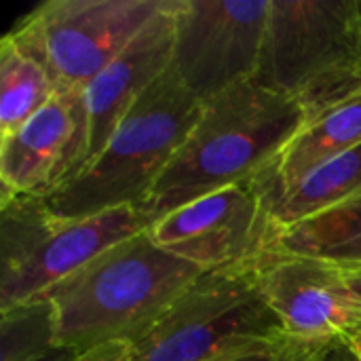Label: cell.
Returning <instances> with one entry per match:
<instances>
[{"instance_id": "cell-21", "label": "cell", "mask_w": 361, "mask_h": 361, "mask_svg": "<svg viewBox=\"0 0 361 361\" xmlns=\"http://www.w3.org/2000/svg\"><path fill=\"white\" fill-rule=\"evenodd\" d=\"M345 347L351 353L353 361H361V332L360 334H353L351 338H347L345 341Z\"/></svg>"}, {"instance_id": "cell-13", "label": "cell", "mask_w": 361, "mask_h": 361, "mask_svg": "<svg viewBox=\"0 0 361 361\" xmlns=\"http://www.w3.org/2000/svg\"><path fill=\"white\" fill-rule=\"evenodd\" d=\"M361 146V93L309 118L286 146L277 163L260 176L269 201L296 184L317 165Z\"/></svg>"}, {"instance_id": "cell-9", "label": "cell", "mask_w": 361, "mask_h": 361, "mask_svg": "<svg viewBox=\"0 0 361 361\" xmlns=\"http://www.w3.org/2000/svg\"><path fill=\"white\" fill-rule=\"evenodd\" d=\"M146 233L165 252L201 271L250 264L269 254L275 226L260 180L203 195L152 222Z\"/></svg>"}, {"instance_id": "cell-1", "label": "cell", "mask_w": 361, "mask_h": 361, "mask_svg": "<svg viewBox=\"0 0 361 361\" xmlns=\"http://www.w3.org/2000/svg\"><path fill=\"white\" fill-rule=\"evenodd\" d=\"M307 112L290 97L243 82L203 106V112L148 197L137 205L148 226L214 190L264 176Z\"/></svg>"}, {"instance_id": "cell-12", "label": "cell", "mask_w": 361, "mask_h": 361, "mask_svg": "<svg viewBox=\"0 0 361 361\" xmlns=\"http://www.w3.org/2000/svg\"><path fill=\"white\" fill-rule=\"evenodd\" d=\"M176 8L178 0H167L165 8L131 40V44L85 87V167L104 150L106 142L131 110V106L171 68L176 42Z\"/></svg>"}, {"instance_id": "cell-18", "label": "cell", "mask_w": 361, "mask_h": 361, "mask_svg": "<svg viewBox=\"0 0 361 361\" xmlns=\"http://www.w3.org/2000/svg\"><path fill=\"white\" fill-rule=\"evenodd\" d=\"M338 347V343H311L286 334L237 349L216 361H328Z\"/></svg>"}, {"instance_id": "cell-24", "label": "cell", "mask_w": 361, "mask_h": 361, "mask_svg": "<svg viewBox=\"0 0 361 361\" xmlns=\"http://www.w3.org/2000/svg\"><path fill=\"white\" fill-rule=\"evenodd\" d=\"M334 353H336V351H334ZM334 353H332V355H330V360H328V361H334Z\"/></svg>"}, {"instance_id": "cell-2", "label": "cell", "mask_w": 361, "mask_h": 361, "mask_svg": "<svg viewBox=\"0 0 361 361\" xmlns=\"http://www.w3.org/2000/svg\"><path fill=\"white\" fill-rule=\"evenodd\" d=\"M205 271L159 247L144 231L106 250L42 296L57 322V345L74 353L135 343Z\"/></svg>"}, {"instance_id": "cell-17", "label": "cell", "mask_w": 361, "mask_h": 361, "mask_svg": "<svg viewBox=\"0 0 361 361\" xmlns=\"http://www.w3.org/2000/svg\"><path fill=\"white\" fill-rule=\"evenodd\" d=\"M0 334L2 361H40L59 351L55 311L44 298L0 313Z\"/></svg>"}, {"instance_id": "cell-11", "label": "cell", "mask_w": 361, "mask_h": 361, "mask_svg": "<svg viewBox=\"0 0 361 361\" xmlns=\"http://www.w3.org/2000/svg\"><path fill=\"white\" fill-rule=\"evenodd\" d=\"M85 91H57L19 129L0 137L2 192L49 197L85 167Z\"/></svg>"}, {"instance_id": "cell-22", "label": "cell", "mask_w": 361, "mask_h": 361, "mask_svg": "<svg viewBox=\"0 0 361 361\" xmlns=\"http://www.w3.org/2000/svg\"><path fill=\"white\" fill-rule=\"evenodd\" d=\"M74 357H76V353H74V351L59 349V351H55L53 355H49V357H44V360H40V361H72Z\"/></svg>"}, {"instance_id": "cell-8", "label": "cell", "mask_w": 361, "mask_h": 361, "mask_svg": "<svg viewBox=\"0 0 361 361\" xmlns=\"http://www.w3.org/2000/svg\"><path fill=\"white\" fill-rule=\"evenodd\" d=\"M271 0H178L171 70L205 106L256 80Z\"/></svg>"}, {"instance_id": "cell-19", "label": "cell", "mask_w": 361, "mask_h": 361, "mask_svg": "<svg viewBox=\"0 0 361 361\" xmlns=\"http://www.w3.org/2000/svg\"><path fill=\"white\" fill-rule=\"evenodd\" d=\"M72 361H135L129 343H106L89 351L76 353Z\"/></svg>"}, {"instance_id": "cell-16", "label": "cell", "mask_w": 361, "mask_h": 361, "mask_svg": "<svg viewBox=\"0 0 361 361\" xmlns=\"http://www.w3.org/2000/svg\"><path fill=\"white\" fill-rule=\"evenodd\" d=\"M55 93L47 70L4 34L0 42V137L30 121Z\"/></svg>"}, {"instance_id": "cell-6", "label": "cell", "mask_w": 361, "mask_h": 361, "mask_svg": "<svg viewBox=\"0 0 361 361\" xmlns=\"http://www.w3.org/2000/svg\"><path fill=\"white\" fill-rule=\"evenodd\" d=\"M286 336L260 286V260L201 273L135 343V361H216Z\"/></svg>"}, {"instance_id": "cell-25", "label": "cell", "mask_w": 361, "mask_h": 361, "mask_svg": "<svg viewBox=\"0 0 361 361\" xmlns=\"http://www.w3.org/2000/svg\"><path fill=\"white\" fill-rule=\"evenodd\" d=\"M351 267H353V264H351ZM355 267H361V264H355Z\"/></svg>"}, {"instance_id": "cell-4", "label": "cell", "mask_w": 361, "mask_h": 361, "mask_svg": "<svg viewBox=\"0 0 361 361\" xmlns=\"http://www.w3.org/2000/svg\"><path fill=\"white\" fill-rule=\"evenodd\" d=\"M256 82L294 99L307 121L361 93L357 0H271Z\"/></svg>"}, {"instance_id": "cell-10", "label": "cell", "mask_w": 361, "mask_h": 361, "mask_svg": "<svg viewBox=\"0 0 361 361\" xmlns=\"http://www.w3.org/2000/svg\"><path fill=\"white\" fill-rule=\"evenodd\" d=\"M260 286L288 336L343 345L361 332V305L341 264L269 252L260 258Z\"/></svg>"}, {"instance_id": "cell-3", "label": "cell", "mask_w": 361, "mask_h": 361, "mask_svg": "<svg viewBox=\"0 0 361 361\" xmlns=\"http://www.w3.org/2000/svg\"><path fill=\"white\" fill-rule=\"evenodd\" d=\"M203 112V104L169 68L131 106L104 150L70 182L44 197L61 218L137 207Z\"/></svg>"}, {"instance_id": "cell-23", "label": "cell", "mask_w": 361, "mask_h": 361, "mask_svg": "<svg viewBox=\"0 0 361 361\" xmlns=\"http://www.w3.org/2000/svg\"><path fill=\"white\" fill-rule=\"evenodd\" d=\"M357 13H360V25H361V0H357Z\"/></svg>"}, {"instance_id": "cell-20", "label": "cell", "mask_w": 361, "mask_h": 361, "mask_svg": "<svg viewBox=\"0 0 361 361\" xmlns=\"http://www.w3.org/2000/svg\"><path fill=\"white\" fill-rule=\"evenodd\" d=\"M343 275H345V281H347L349 290L353 292V296L357 298V302L361 305V267H355V264L353 267H343Z\"/></svg>"}, {"instance_id": "cell-14", "label": "cell", "mask_w": 361, "mask_h": 361, "mask_svg": "<svg viewBox=\"0 0 361 361\" xmlns=\"http://www.w3.org/2000/svg\"><path fill=\"white\" fill-rule=\"evenodd\" d=\"M360 195L361 146L317 165L296 184L271 199L275 235L336 209Z\"/></svg>"}, {"instance_id": "cell-7", "label": "cell", "mask_w": 361, "mask_h": 361, "mask_svg": "<svg viewBox=\"0 0 361 361\" xmlns=\"http://www.w3.org/2000/svg\"><path fill=\"white\" fill-rule=\"evenodd\" d=\"M167 0H47L11 32L57 91L85 87L165 8Z\"/></svg>"}, {"instance_id": "cell-15", "label": "cell", "mask_w": 361, "mask_h": 361, "mask_svg": "<svg viewBox=\"0 0 361 361\" xmlns=\"http://www.w3.org/2000/svg\"><path fill=\"white\" fill-rule=\"evenodd\" d=\"M275 254H298L334 264H361V195L317 218L275 235Z\"/></svg>"}, {"instance_id": "cell-5", "label": "cell", "mask_w": 361, "mask_h": 361, "mask_svg": "<svg viewBox=\"0 0 361 361\" xmlns=\"http://www.w3.org/2000/svg\"><path fill=\"white\" fill-rule=\"evenodd\" d=\"M148 228L137 207L61 218L44 197H0V313L42 296L80 267Z\"/></svg>"}]
</instances>
